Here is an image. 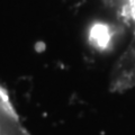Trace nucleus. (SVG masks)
Listing matches in <instances>:
<instances>
[{"instance_id":"f257e3e1","label":"nucleus","mask_w":135,"mask_h":135,"mask_svg":"<svg viewBox=\"0 0 135 135\" xmlns=\"http://www.w3.org/2000/svg\"><path fill=\"white\" fill-rule=\"evenodd\" d=\"M0 135H29L20 122L9 94L0 84Z\"/></svg>"}]
</instances>
